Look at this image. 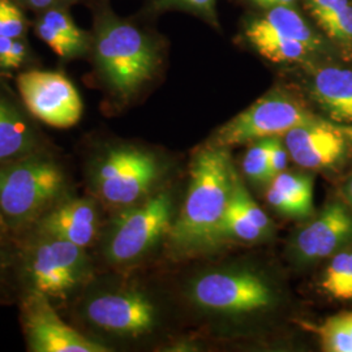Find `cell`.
<instances>
[{
  "mask_svg": "<svg viewBox=\"0 0 352 352\" xmlns=\"http://www.w3.org/2000/svg\"><path fill=\"white\" fill-rule=\"evenodd\" d=\"M90 52L102 80L122 100L138 94L160 65L157 41L103 3L94 14Z\"/></svg>",
  "mask_w": 352,
  "mask_h": 352,
  "instance_id": "1",
  "label": "cell"
},
{
  "mask_svg": "<svg viewBox=\"0 0 352 352\" xmlns=\"http://www.w3.org/2000/svg\"><path fill=\"white\" fill-rule=\"evenodd\" d=\"M235 176L225 148H208L196 155L186 200L168 231L173 247L199 248L218 239Z\"/></svg>",
  "mask_w": 352,
  "mask_h": 352,
  "instance_id": "2",
  "label": "cell"
},
{
  "mask_svg": "<svg viewBox=\"0 0 352 352\" xmlns=\"http://www.w3.org/2000/svg\"><path fill=\"white\" fill-rule=\"evenodd\" d=\"M65 187L63 168L37 153L0 164V221L10 228L37 222Z\"/></svg>",
  "mask_w": 352,
  "mask_h": 352,
  "instance_id": "3",
  "label": "cell"
},
{
  "mask_svg": "<svg viewBox=\"0 0 352 352\" xmlns=\"http://www.w3.org/2000/svg\"><path fill=\"white\" fill-rule=\"evenodd\" d=\"M342 123L321 118L285 91L272 90L221 126L214 146L228 148L256 140L285 136L299 126L338 128Z\"/></svg>",
  "mask_w": 352,
  "mask_h": 352,
  "instance_id": "4",
  "label": "cell"
},
{
  "mask_svg": "<svg viewBox=\"0 0 352 352\" xmlns=\"http://www.w3.org/2000/svg\"><path fill=\"white\" fill-rule=\"evenodd\" d=\"M245 37L273 63H302L324 49V41L292 6H277L251 20Z\"/></svg>",
  "mask_w": 352,
  "mask_h": 352,
  "instance_id": "5",
  "label": "cell"
},
{
  "mask_svg": "<svg viewBox=\"0 0 352 352\" xmlns=\"http://www.w3.org/2000/svg\"><path fill=\"white\" fill-rule=\"evenodd\" d=\"M171 217L173 201L166 192L132 205L113 222L106 247L107 258L116 265L139 260L168 234Z\"/></svg>",
  "mask_w": 352,
  "mask_h": 352,
  "instance_id": "6",
  "label": "cell"
},
{
  "mask_svg": "<svg viewBox=\"0 0 352 352\" xmlns=\"http://www.w3.org/2000/svg\"><path fill=\"white\" fill-rule=\"evenodd\" d=\"M160 171L157 158L149 151L133 146L113 148L96 167L94 187L106 204L128 208L145 199Z\"/></svg>",
  "mask_w": 352,
  "mask_h": 352,
  "instance_id": "7",
  "label": "cell"
},
{
  "mask_svg": "<svg viewBox=\"0 0 352 352\" xmlns=\"http://www.w3.org/2000/svg\"><path fill=\"white\" fill-rule=\"evenodd\" d=\"M26 270L33 291L49 299H63L85 283L90 264L85 248L67 240L38 236Z\"/></svg>",
  "mask_w": 352,
  "mask_h": 352,
  "instance_id": "8",
  "label": "cell"
},
{
  "mask_svg": "<svg viewBox=\"0 0 352 352\" xmlns=\"http://www.w3.org/2000/svg\"><path fill=\"white\" fill-rule=\"evenodd\" d=\"M16 85L26 110L43 124L67 129L80 122L82 100L74 82L63 74L32 69L17 76Z\"/></svg>",
  "mask_w": 352,
  "mask_h": 352,
  "instance_id": "9",
  "label": "cell"
},
{
  "mask_svg": "<svg viewBox=\"0 0 352 352\" xmlns=\"http://www.w3.org/2000/svg\"><path fill=\"white\" fill-rule=\"evenodd\" d=\"M190 296L199 307L222 314H248L273 302V292L263 278L251 272H213L199 278Z\"/></svg>",
  "mask_w": 352,
  "mask_h": 352,
  "instance_id": "10",
  "label": "cell"
},
{
  "mask_svg": "<svg viewBox=\"0 0 352 352\" xmlns=\"http://www.w3.org/2000/svg\"><path fill=\"white\" fill-rule=\"evenodd\" d=\"M28 349L32 352H106L100 342L89 340L67 325L51 307L50 299L30 291L21 307Z\"/></svg>",
  "mask_w": 352,
  "mask_h": 352,
  "instance_id": "11",
  "label": "cell"
},
{
  "mask_svg": "<svg viewBox=\"0 0 352 352\" xmlns=\"http://www.w3.org/2000/svg\"><path fill=\"white\" fill-rule=\"evenodd\" d=\"M85 316L91 325L119 336H141L155 324L153 302L136 291L96 296L87 304Z\"/></svg>",
  "mask_w": 352,
  "mask_h": 352,
  "instance_id": "12",
  "label": "cell"
},
{
  "mask_svg": "<svg viewBox=\"0 0 352 352\" xmlns=\"http://www.w3.org/2000/svg\"><path fill=\"white\" fill-rule=\"evenodd\" d=\"M289 158L304 168H325L340 162L352 144V124L338 128L299 126L282 136Z\"/></svg>",
  "mask_w": 352,
  "mask_h": 352,
  "instance_id": "13",
  "label": "cell"
},
{
  "mask_svg": "<svg viewBox=\"0 0 352 352\" xmlns=\"http://www.w3.org/2000/svg\"><path fill=\"white\" fill-rule=\"evenodd\" d=\"M352 241V214L333 202L298 234L295 254L302 263H314L340 251Z\"/></svg>",
  "mask_w": 352,
  "mask_h": 352,
  "instance_id": "14",
  "label": "cell"
},
{
  "mask_svg": "<svg viewBox=\"0 0 352 352\" xmlns=\"http://www.w3.org/2000/svg\"><path fill=\"white\" fill-rule=\"evenodd\" d=\"M98 212L88 199L56 202L36 223V234L41 238L67 240L87 248L97 235Z\"/></svg>",
  "mask_w": 352,
  "mask_h": 352,
  "instance_id": "15",
  "label": "cell"
},
{
  "mask_svg": "<svg viewBox=\"0 0 352 352\" xmlns=\"http://www.w3.org/2000/svg\"><path fill=\"white\" fill-rule=\"evenodd\" d=\"M34 33L64 60L87 56L91 51V34L77 25L68 7H54L37 13Z\"/></svg>",
  "mask_w": 352,
  "mask_h": 352,
  "instance_id": "16",
  "label": "cell"
},
{
  "mask_svg": "<svg viewBox=\"0 0 352 352\" xmlns=\"http://www.w3.org/2000/svg\"><path fill=\"white\" fill-rule=\"evenodd\" d=\"M309 93L329 119L352 124V71L340 67L318 68L311 76Z\"/></svg>",
  "mask_w": 352,
  "mask_h": 352,
  "instance_id": "17",
  "label": "cell"
},
{
  "mask_svg": "<svg viewBox=\"0 0 352 352\" xmlns=\"http://www.w3.org/2000/svg\"><path fill=\"white\" fill-rule=\"evenodd\" d=\"M266 200L277 212L295 218L314 214V180L308 175L279 173L269 182Z\"/></svg>",
  "mask_w": 352,
  "mask_h": 352,
  "instance_id": "18",
  "label": "cell"
},
{
  "mask_svg": "<svg viewBox=\"0 0 352 352\" xmlns=\"http://www.w3.org/2000/svg\"><path fill=\"white\" fill-rule=\"evenodd\" d=\"M34 126L13 103L0 96V164L37 153Z\"/></svg>",
  "mask_w": 352,
  "mask_h": 352,
  "instance_id": "19",
  "label": "cell"
},
{
  "mask_svg": "<svg viewBox=\"0 0 352 352\" xmlns=\"http://www.w3.org/2000/svg\"><path fill=\"white\" fill-rule=\"evenodd\" d=\"M316 24L343 50L352 51L351 0H304Z\"/></svg>",
  "mask_w": 352,
  "mask_h": 352,
  "instance_id": "20",
  "label": "cell"
},
{
  "mask_svg": "<svg viewBox=\"0 0 352 352\" xmlns=\"http://www.w3.org/2000/svg\"><path fill=\"white\" fill-rule=\"evenodd\" d=\"M320 285L334 299L352 300V251L334 254Z\"/></svg>",
  "mask_w": 352,
  "mask_h": 352,
  "instance_id": "21",
  "label": "cell"
},
{
  "mask_svg": "<svg viewBox=\"0 0 352 352\" xmlns=\"http://www.w3.org/2000/svg\"><path fill=\"white\" fill-rule=\"evenodd\" d=\"M314 331L324 351L352 352V311L329 317Z\"/></svg>",
  "mask_w": 352,
  "mask_h": 352,
  "instance_id": "22",
  "label": "cell"
},
{
  "mask_svg": "<svg viewBox=\"0 0 352 352\" xmlns=\"http://www.w3.org/2000/svg\"><path fill=\"white\" fill-rule=\"evenodd\" d=\"M265 234V231L253 225L247 217H244L231 202H228L226 213L222 218L218 231V239L230 236L244 241H256L263 239Z\"/></svg>",
  "mask_w": 352,
  "mask_h": 352,
  "instance_id": "23",
  "label": "cell"
},
{
  "mask_svg": "<svg viewBox=\"0 0 352 352\" xmlns=\"http://www.w3.org/2000/svg\"><path fill=\"white\" fill-rule=\"evenodd\" d=\"M230 202L239 210L244 217H247L253 225L261 228L265 232L270 228V219L263 212V209L252 199L248 190L243 186L238 175L234 180V188L230 197Z\"/></svg>",
  "mask_w": 352,
  "mask_h": 352,
  "instance_id": "24",
  "label": "cell"
},
{
  "mask_svg": "<svg viewBox=\"0 0 352 352\" xmlns=\"http://www.w3.org/2000/svg\"><path fill=\"white\" fill-rule=\"evenodd\" d=\"M243 171L254 183H269V161L266 139L256 140L243 160Z\"/></svg>",
  "mask_w": 352,
  "mask_h": 352,
  "instance_id": "25",
  "label": "cell"
},
{
  "mask_svg": "<svg viewBox=\"0 0 352 352\" xmlns=\"http://www.w3.org/2000/svg\"><path fill=\"white\" fill-rule=\"evenodd\" d=\"M28 20L14 0H0V37L24 38Z\"/></svg>",
  "mask_w": 352,
  "mask_h": 352,
  "instance_id": "26",
  "label": "cell"
},
{
  "mask_svg": "<svg viewBox=\"0 0 352 352\" xmlns=\"http://www.w3.org/2000/svg\"><path fill=\"white\" fill-rule=\"evenodd\" d=\"M267 161H269V174L270 180L279 173L286 171L289 166V153L285 145V141L279 136L267 138Z\"/></svg>",
  "mask_w": 352,
  "mask_h": 352,
  "instance_id": "27",
  "label": "cell"
},
{
  "mask_svg": "<svg viewBox=\"0 0 352 352\" xmlns=\"http://www.w3.org/2000/svg\"><path fill=\"white\" fill-rule=\"evenodd\" d=\"M162 6H171V4H182L196 11L212 13L214 8V0H157Z\"/></svg>",
  "mask_w": 352,
  "mask_h": 352,
  "instance_id": "28",
  "label": "cell"
},
{
  "mask_svg": "<svg viewBox=\"0 0 352 352\" xmlns=\"http://www.w3.org/2000/svg\"><path fill=\"white\" fill-rule=\"evenodd\" d=\"M14 38L0 37V69L12 71V46Z\"/></svg>",
  "mask_w": 352,
  "mask_h": 352,
  "instance_id": "29",
  "label": "cell"
},
{
  "mask_svg": "<svg viewBox=\"0 0 352 352\" xmlns=\"http://www.w3.org/2000/svg\"><path fill=\"white\" fill-rule=\"evenodd\" d=\"M19 6L24 7L26 10L34 11L36 13L43 12L49 8L54 7H60L64 6L60 0H14ZM67 7V6H64Z\"/></svg>",
  "mask_w": 352,
  "mask_h": 352,
  "instance_id": "30",
  "label": "cell"
},
{
  "mask_svg": "<svg viewBox=\"0 0 352 352\" xmlns=\"http://www.w3.org/2000/svg\"><path fill=\"white\" fill-rule=\"evenodd\" d=\"M256 4L264 8H272L277 6H292L296 0H253Z\"/></svg>",
  "mask_w": 352,
  "mask_h": 352,
  "instance_id": "31",
  "label": "cell"
},
{
  "mask_svg": "<svg viewBox=\"0 0 352 352\" xmlns=\"http://www.w3.org/2000/svg\"><path fill=\"white\" fill-rule=\"evenodd\" d=\"M344 195H346L347 200L351 204L352 206V176L349 179V182H347V184L344 187Z\"/></svg>",
  "mask_w": 352,
  "mask_h": 352,
  "instance_id": "32",
  "label": "cell"
},
{
  "mask_svg": "<svg viewBox=\"0 0 352 352\" xmlns=\"http://www.w3.org/2000/svg\"><path fill=\"white\" fill-rule=\"evenodd\" d=\"M60 1L63 3L64 6L69 7V6H72V4H76V3H81V1H85V0H60Z\"/></svg>",
  "mask_w": 352,
  "mask_h": 352,
  "instance_id": "33",
  "label": "cell"
}]
</instances>
